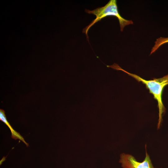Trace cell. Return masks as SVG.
I'll list each match as a JSON object with an SVG mask.
<instances>
[{
  "label": "cell",
  "mask_w": 168,
  "mask_h": 168,
  "mask_svg": "<svg viewBox=\"0 0 168 168\" xmlns=\"http://www.w3.org/2000/svg\"><path fill=\"white\" fill-rule=\"evenodd\" d=\"M107 67L115 70L122 71L134 78L138 82H141L145 85L146 88L149 90V93L153 95L154 99L158 102L159 119L157 127L158 129H159L162 121V115L165 112L166 110L162 102V94L164 88L168 85V74L160 78H153L152 80H146L135 74L129 73L124 70L116 63L107 66Z\"/></svg>",
  "instance_id": "cell-1"
},
{
  "label": "cell",
  "mask_w": 168,
  "mask_h": 168,
  "mask_svg": "<svg viewBox=\"0 0 168 168\" xmlns=\"http://www.w3.org/2000/svg\"><path fill=\"white\" fill-rule=\"evenodd\" d=\"M85 11L87 13L93 14L96 16L95 19L83 29L82 32L85 34L87 40L88 39L87 33L90 28L96 23L107 16H115L118 19L121 31H123L126 26L133 24L132 20L125 19L121 16L118 10L116 0H110L104 6L98 7L92 11L85 9Z\"/></svg>",
  "instance_id": "cell-2"
},
{
  "label": "cell",
  "mask_w": 168,
  "mask_h": 168,
  "mask_svg": "<svg viewBox=\"0 0 168 168\" xmlns=\"http://www.w3.org/2000/svg\"><path fill=\"white\" fill-rule=\"evenodd\" d=\"M145 145L146 156L142 162L137 161L135 157L129 154L123 153L120 155L119 162L123 168H154L150 156L147 151Z\"/></svg>",
  "instance_id": "cell-3"
},
{
  "label": "cell",
  "mask_w": 168,
  "mask_h": 168,
  "mask_svg": "<svg viewBox=\"0 0 168 168\" xmlns=\"http://www.w3.org/2000/svg\"><path fill=\"white\" fill-rule=\"evenodd\" d=\"M0 120L8 126L11 130V137L15 139H19L22 141L28 147L29 145L28 143L26 142L24 140V138L20 135L19 133L15 131L12 127L9 122L7 120L5 111L1 109H0Z\"/></svg>",
  "instance_id": "cell-4"
},
{
  "label": "cell",
  "mask_w": 168,
  "mask_h": 168,
  "mask_svg": "<svg viewBox=\"0 0 168 168\" xmlns=\"http://www.w3.org/2000/svg\"><path fill=\"white\" fill-rule=\"evenodd\" d=\"M168 43V37H161L156 40L155 44L152 48L150 55L155 52L161 45Z\"/></svg>",
  "instance_id": "cell-5"
},
{
  "label": "cell",
  "mask_w": 168,
  "mask_h": 168,
  "mask_svg": "<svg viewBox=\"0 0 168 168\" xmlns=\"http://www.w3.org/2000/svg\"></svg>",
  "instance_id": "cell-6"
}]
</instances>
